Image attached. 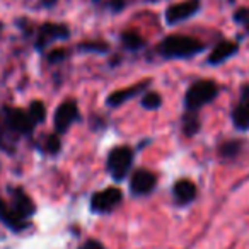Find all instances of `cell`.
Listing matches in <instances>:
<instances>
[{"mask_svg":"<svg viewBox=\"0 0 249 249\" xmlns=\"http://www.w3.org/2000/svg\"><path fill=\"white\" fill-rule=\"evenodd\" d=\"M35 213V203L33 200L21 190H16L14 200L9 208H5L2 220L5 225L12 229V231H22L28 225V218Z\"/></svg>","mask_w":249,"mask_h":249,"instance_id":"1","label":"cell"},{"mask_svg":"<svg viewBox=\"0 0 249 249\" xmlns=\"http://www.w3.org/2000/svg\"><path fill=\"white\" fill-rule=\"evenodd\" d=\"M29 114H31V118L36 121V124L41 123L43 120H45L46 116V107L43 103H39V101H35V103H31V106H29Z\"/></svg>","mask_w":249,"mask_h":249,"instance_id":"18","label":"cell"},{"mask_svg":"<svg viewBox=\"0 0 249 249\" xmlns=\"http://www.w3.org/2000/svg\"><path fill=\"white\" fill-rule=\"evenodd\" d=\"M218 87L212 80H198V82L191 84L188 89L186 97H184V104H186L188 111H195L196 113L201 106L212 103L217 97Z\"/></svg>","mask_w":249,"mask_h":249,"instance_id":"3","label":"cell"},{"mask_svg":"<svg viewBox=\"0 0 249 249\" xmlns=\"http://www.w3.org/2000/svg\"><path fill=\"white\" fill-rule=\"evenodd\" d=\"M69 36V29L62 24H45L41 29H39L38 35V41H36V46L38 48H45L46 45H50L55 39H62Z\"/></svg>","mask_w":249,"mask_h":249,"instance_id":"11","label":"cell"},{"mask_svg":"<svg viewBox=\"0 0 249 249\" xmlns=\"http://www.w3.org/2000/svg\"><path fill=\"white\" fill-rule=\"evenodd\" d=\"M239 150H241V142H235V140H231V142H225L220 145V156L227 157V159H232L234 156H237Z\"/></svg>","mask_w":249,"mask_h":249,"instance_id":"17","label":"cell"},{"mask_svg":"<svg viewBox=\"0 0 249 249\" xmlns=\"http://www.w3.org/2000/svg\"><path fill=\"white\" fill-rule=\"evenodd\" d=\"M121 191L118 188H106L90 198V208L96 213H107L121 203Z\"/></svg>","mask_w":249,"mask_h":249,"instance_id":"6","label":"cell"},{"mask_svg":"<svg viewBox=\"0 0 249 249\" xmlns=\"http://www.w3.org/2000/svg\"><path fill=\"white\" fill-rule=\"evenodd\" d=\"M203 48V43L190 36H167L157 46V52L166 58H190Z\"/></svg>","mask_w":249,"mask_h":249,"instance_id":"2","label":"cell"},{"mask_svg":"<svg viewBox=\"0 0 249 249\" xmlns=\"http://www.w3.org/2000/svg\"><path fill=\"white\" fill-rule=\"evenodd\" d=\"M7 132L16 133V135H28L35 130L36 121L31 118L29 111L21 109H5L2 113V124Z\"/></svg>","mask_w":249,"mask_h":249,"instance_id":"4","label":"cell"},{"mask_svg":"<svg viewBox=\"0 0 249 249\" xmlns=\"http://www.w3.org/2000/svg\"><path fill=\"white\" fill-rule=\"evenodd\" d=\"M173 195L178 205H188L196 198V186L190 179H181L174 184Z\"/></svg>","mask_w":249,"mask_h":249,"instance_id":"13","label":"cell"},{"mask_svg":"<svg viewBox=\"0 0 249 249\" xmlns=\"http://www.w3.org/2000/svg\"><path fill=\"white\" fill-rule=\"evenodd\" d=\"M80 48H84V50H106V45H101V43H92V45H84V46H80Z\"/></svg>","mask_w":249,"mask_h":249,"instance_id":"24","label":"cell"},{"mask_svg":"<svg viewBox=\"0 0 249 249\" xmlns=\"http://www.w3.org/2000/svg\"><path fill=\"white\" fill-rule=\"evenodd\" d=\"M200 0H184V2H179V4L171 5L166 11L167 24H176V22H183L186 19L193 18L200 11Z\"/></svg>","mask_w":249,"mask_h":249,"instance_id":"8","label":"cell"},{"mask_svg":"<svg viewBox=\"0 0 249 249\" xmlns=\"http://www.w3.org/2000/svg\"><path fill=\"white\" fill-rule=\"evenodd\" d=\"M200 128V121L195 111H188V114H184L183 118V132L186 133V137H193Z\"/></svg>","mask_w":249,"mask_h":249,"instance_id":"15","label":"cell"},{"mask_svg":"<svg viewBox=\"0 0 249 249\" xmlns=\"http://www.w3.org/2000/svg\"><path fill=\"white\" fill-rule=\"evenodd\" d=\"M237 43H232V41H222L218 46H215L213 50H212L210 56H208L207 62L210 63V65H218V63H224L225 60H229L231 56L235 55V52H237Z\"/></svg>","mask_w":249,"mask_h":249,"instance_id":"14","label":"cell"},{"mask_svg":"<svg viewBox=\"0 0 249 249\" xmlns=\"http://www.w3.org/2000/svg\"><path fill=\"white\" fill-rule=\"evenodd\" d=\"M79 116V107L73 99L63 101L55 113V130L58 135H63L70 128V124Z\"/></svg>","mask_w":249,"mask_h":249,"instance_id":"7","label":"cell"},{"mask_svg":"<svg viewBox=\"0 0 249 249\" xmlns=\"http://www.w3.org/2000/svg\"><path fill=\"white\" fill-rule=\"evenodd\" d=\"M133 162V152L130 147H116L107 156V171L116 181H121L128 174Z\"/></svg>","mask_w":249,"mask_h":249,"instance_id":"5","label":"cell"},{"mask_svg":"<svg viewBox=\"0 0 249 249\" xmlns=\"http://www.w3.org/2000/svg\"><path fill=\"white\" fill-rule=\"evenodd\" d=\"M63 50H56V52H52L48 55V62H55V60H62L63 58Z\"/></svg>","mask_w":249,"mask_h":249,"instance_id":"23","label":"cell"},{"mask_svg":"<svg viewBox=\"0 0 249 249\" xmlns=\"http://www.w3.org/2000/svg\"><path fill=\"white\" fill-rule=\"evenodd\" d=\"M121 41L128 50H137L143 46V39L137 33H124V35H121Z\"/></svg>","mask_w":249,"mask_h":249,"instance_id":"16","label":"cell"},{"mask_svg":"<svg viewBox=\"0 0 249 249\" xmlns=\"http://www.w3.org/2000/svg\"><path fill=\"white\" fill-rule=\"evenodd\" d=\"M234 21L239 22L246 31L249 33V7H244V9H239L234 16Z\"/></svg>","mask_w":249,"mask_h":249,"instance_id":"21","label":"cell"},{"mask_svg":"<svg viewBox=\"0 0 249 249\" xmlns=\"http://www.w3.org/2000/svg\"><path fill=\"white\" fill-rule=\"evenodd\" d=\"M156 183H157L156 174L147 169H140L132 176L130 190H132L133 195H149L156 188Z\"/></svg>","mask_w":249,"mask_h":249,"instance_id":"10","label":"cell"},{"mask_svg":"<svg viewBox=\"0 0 249 249\" xmlns=\"http://www.w3.org/2000/svg\"><path fill=\"white\" fill-rule=\"evenodd\" d=\"M60 147H62V143H60V135L58 133H55V135H50L48 139L45 140V147H43V150L48 152V154H58Z\"/></svg>","mask_w":249,"mask_h":249,"instance_id":"20","label":"cell"},{"mask_svg":"<svg viewBox=\"0 0 249 249\" xmlns=\"http://www.w3.org/2000/svg\"><path fill=\"white\" fill-rule=\"evenodd\" d=\"M79 249H104V246L101 244L99 241H87V242H84Z\"/></svg>","mask_w":249,"mask_h":249,"instance_id":"22","label":"cell"},{"mask_svg":"<svg viewBox=\"0 0 249 249\" xmlns=\"http://www.w3.org/2000/svg\"><path fill=\"white\" fill-rule=\"evenodd\" d=\"M149 80H143V82L140 84H135V86L132 87H126V89H121V90H116V92H113L109 97H107V104L113 107L120 106V104H123L124 101H130L133 99L135 96H139L140 92H143V90L149 87Z\"/></svg>","mask_w":249,"mask_h":249,"instance_id":"12","label":"cell"},{"mask_svg":"<svg viewBox=\"0 0 249 249\" xmlns=\"http://www.w3.org/2000/svg\"><path fill=\"white\" fill-rule=\"evenodd\" d=\"M232 123L241 132L249 130V86L242 87L241 99L232 111Z\"/></svg>","mask_w":249,"mask_h":249,"instance_id":"9","label":"cell"},{"mask_svg":"<svg viewBox=\"0 0 249 249\" xmlns=\"http://www.w3.org/2000/svg\"><path fill=\"white\" fill-rule=\"evenodd\" d=\"M160 103H162V99H160V96L157 92H145L142 97V106L145 107V109H157V107L160 106Z\"/></svg>","mask_w":249,"mask_h":249,"instance_id":"19","label":"cell"}]
</instances>
